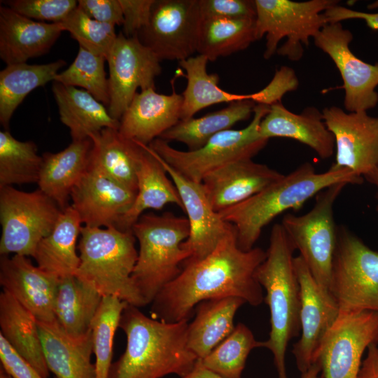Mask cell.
I'll list each match as a JSON object with an SVG mask.
<instances>
[{
  "instance_id": "41",
  "label": "cell",
  "mask_w": 378,
  "mask_h": 378,
  "mask_svg": "<svg viewBox=\"0 0 378 378\" xmlns=\"http://www.w3.org/2000/svg\"><path fill=\"white\" fill-rule=\"evenodd\" d=\"M106 59L79 46L71 64L59 72L53 82L64 85L80 87L108 107L109 104L108 78L104 65Z\"/></svg>"
},
{
  "instance_id": "54",
  "label": "cell",
  "mask_w": 378,
  "mask_h": 378,
  "mask_svg": "<svg viewBox=\"0 0 378 378\" xmlns=\"http://www.w3.org/2000/svg\"><path fill=\"white\" fill-rule=\"evenodd\" d=\"M0 378H13L9 374H8L3 368L0 370Z\"/></svg>"
},
{
  "instance_id": "17",
  "label": "cell",
  "mask_w": 378,
  "mask_h": 378,
  "mask_svg": "<svg viewBox=\"0 0 378 378\" xmlns=\"http://www.w3.org/2000/svg\"><path fill=\"white\" fill-rule=\"evenodd\" d=\"M294 265L300 288V338L292 352L302 374L314 363L339 316V308L331 295L320 288L300 255L294 258Z\"/></svg>"
},
{
  "instance_id": "3",
  "label": "cell",
  "mask_w": 378,
  "mask_h": 378,
  "mask_svg": "<svg viewBox=\"0 0 378 378\" xmlns=\"http://www.w3.org/2000/svg\"><path fill=\"white\" fill-rule=\"evenodd\" d=\"M363 180L347 169L317 173L314 165L306 162L253 197L218 214L234 226L237 245L246 251L253 248L262 229L281 213L299 209L333 184H360Z\"/></svg>"
},
{
  "instance_id": "13",
  "label": "cell",
  "mask_w": 378,
  "mask_h": 378,
  "mask_svg": "<svg viewBox=\"0 0 378 378\" xmlns=\"http://www.w3.org/2000/svg\"><path fill=\"white\" fill-rule=\"evenodd\" d=\"M372 345H378V312L339 314L314 362L323 378H357L363 355Z\"/></svg>"
},
{
  "instance_id": "9",
  "label": "cell",
  "mask_w": 378,
  "mask_h": 378,
  "mask_svg": "<svg viewBox=\"0 0 378 378\" xmlns=\"http://www.w3.org/2000/svg\"><path fill=\"white\" fill-rule=\"evenodd\" d=\"M328 290L339 314L378 312V250L344 225L337 227Z\"/></svg>"
},
{
  "instance_id": "2",
  "label": "cell",
  "mask_w": 378,
  "mask_h": 378,
  "mask_svg": "<svg viewBox=\"0 0 378 378\" xmlns=\"http://www.w3.org/2000/svg\"><path fill=\"white\" fill-rule=\"evenodd\" d=\"M188 321L166 323L145 315L128 304L119 328L125 333L124 353L112 363L108 378L183 377L194 368L197 357L188 348Z\"/></svg>"
},
{
  "instance_id": "52",
  "label": "cell",
  "mask_w": 378,
  "mask_h": 378,
  "mask_svg": "<svg viewBox=\"0 0 378 378\" xmlns=\"http://www.w3.org/2000/svg\"><path fill=\"white\" fill-rule=\"evenodd\" d=\"M301 374V378H323L321 365L316 361L305 372Z\"/></svg>"
},
{
  "instance_id": "42",
  "label": "cell",
  "mask_w": 378,
  "mask_h": 378,
  "mask_svg": "<svg viewBox=\"0 0 378 378\" xmlns=\"http://www.w3.org/2000/svg\"><path fill=\"white\" fill-rule=\"evenodd\" d=\"M60 24L80 47L107 59L118 36L115 26L90 18L78 6Z\"/></svg>"
},
{
  "instance_id": "6",
  "label": "cell",
  "mask_w": 378,
  "mask_h": 378,
  "mask_svg": "<svg viewBox=\"0 0 378 378\" xmlns=\"http://www.w3.org/2000/svg\"><path fill=\"white\" fill-rule=\"evenodd\" d=\"M139 244L132 280L145 306L181 272L190 253L182 247L190 235L188 218L171 212L141 215L132 227Z\"/></svg>"
},
{
  "instance_id": "40",
  "label": "cell",
  "mask_w": 378,
  "mask_h": 378,
  "mask_svg": "<svg viewBox=\"0 0 378 378\" xmlns=\"http://www.w3.org/2000/svg\"><path fill=\"white\" fill-rule=\"evenodd\" d=\"M127 302L115 296H103L91 324L96 378H108L113 340Z\"/></svg>"
},
{
  "instance_id": "50",
  "label": "cell",
  "mask_w": 378,
  "mask_h": 378,
  "mask_svg": "<svg viewBox=\"0 0 378 378\" xmlns=\"http://www.w3.org/2000/svg\"><path fill=\"white\" fill-rule=\"evenodd\" d=\"M357 378H378V345H372L367 349Z\"/></svg>"
},
{
  "instance_id": "15",
  "label": "cell",
  "mask_w": 378,
  "mask_h": 378,
  "mask_svg": "<svg viewBox=\"0 0 378 378\" xmlns=\"http://www.w3.org/2000/svg\"><path fill=\"white\" fill-rule=\"evenodd\" d=\"M353 34L341 22L327 23L314 38L340 73L344 90V106L348 112L366 111L378 104V63H367L351 50Z\"/></svg>"
},
{
  "instance_id": "5",
  "label": "cell",
  "mask_w": 378,
  "mask_h": 378,
  "mask_svg": "<svg viewBox=\"0 0 378 378\" xmlns=\"http://www.w3.org/2000/svg\"><path fill=\"white\" fill-rule=\"evenodd\" d=\"M135 241L132 230L83 226L76 277L102 296H115L138 307L145 306L132 280L138 257Z\"/></svg>"
},
{
  "instance_id": "45",
  "label": "cell",
  "mask_w": 378,
  "mask_h": 378,
  "mask_svg": "<svg viewBox=\"0 0 378 378\" xmlns=\"http://www.w3.org/2000/svg\"><path fill=\"white\" fill-rule=\"evenodd\" d=\"M299 85L294 70L283 66L276 69L269 84L261 90L250 94V99L256 104L271 106L281 102L283 96L288 92L295 90Z\"/></svg>"
},
{
  "instance_id": "25",
  "label": "cell",
  "mask_w": 378,
  "mask_h": 378,
  "mask_svg": "<svg viewBox=\"0 0 378 378\" xmlns=\"http://www.w3.org/2000/svg\"><path fill=\"white\" fill-rule=\"evenodd\" d=\"M44 358L55 378H96L92 332L80 336L67 333L55 320L38 321Z\"/></svg>"
},
{
  "instance_id": "29",
  "label": "cell",
  "mask_w": 378,
  "mask_h": 378,
  "mask_svg": "<svg viewBox=\"0 0 378 378\" xmlns=\"http://www.w3.org/2000/svg\"><path fill=\"white\" fill-rule=\"evenodd\" d=\"M52 91L59 119L69 129L72 141L90 139L104 128H119L120 121L88 91L57 82H53Z\"/></svg>"
},
{
  "instance_id": "36",
  "label": "cell",
  "mask_w": 378,
  "mask_h": 378,
  "mask_svg": "<svg viewBox=\"0 0 378 378\" xmlns=\"http://www.w3.org/2000/svg\"><path fill=\"white\" fill-rule=\"evenodd\" d=\"M102 297L75 275L59 279L55 304V321L71 335L85 334L90 330Z\"/></svg>"
},
{
  "instance_id": "14",
  "label": "cell",
  "mask_w": 378,
  "mask_h": 378,
  "mask_svg": "<svg viewBox=\"0 0 378 378\" xmlns=\"http://www.w3.org/2000/svg\"><path fill=\"white\" fill-rule=\"evenodd\" d=\"M108 64L110 115L120 121L138 88H155V80L162 72L160 59L137 36L120 32L106 59Z\"/></svg>"
},
{
  "instance_id": "10",
  "label": "cell",
  "mask_w": 378,
  "mask_h": 378,
  "mask_svg": "<svg viewBox=\"0 0 378 378\" xmlns=\"http://www.w3.org/2000/svg\"><path fill=\"white\" fill-rule=\"evenodd\" d=\"M346 185L338 183L326 188L316 195L310 211L301 216L288 213L281 223L320 288L328 293L337 241L333 206Z\"/></svg>"
},
{
  "instance_id": "33",
  "label": "cell",
  "mask_w": 378,
  "mask_h": 378,
  "mask_svg": "<svg viewBox=\"0 0 378 378\" xmlns=\"http://www.w3.org/2000/svg\"><path fill=\"white\" fill-rule=\"evenodd\" d=\"M255 106L251 99L231 102L226 107L200 118L180 120L160 138L167 142H181L188 150H197L218 133L230 130L238 122L249 119L253 115Z\"/></svg>"
},
{
  "instance_id": "44",
  "label": "cell",
  "mask_w": 378,
  "mask_h": 378,
  "mask_svg": "<svg viewBox=\"0 0 378 378\" xmlns=\"http://www.w3.org/2000/svg\"><path fill=\"white\" fill-rule=\"evenodd\" d=\"M202 19L254 18L255 0H199Z\"/></svg>"
},
{
  "instance_id": "35",
  "label": "cell",
  "mask_w": 378,
  "mask_h": 378,
  "mask_svg": "<svg viewBox=\"0 0 378 378\" xmlns=\"http://www.w3.org/2000/svg\"><path fill=\"white\" fill-rule=\"evenodd\" d=\"M208 62L206 57L199 54L178 62L186 71L182 75L187 80L186 88L181 94V120L192 118L197 112L214 104L250 99V94H234L220 88L218 75L207 73Z\"/></svg>"
},
{
  "instance_id": "8",
  "label": "cell",
  "mask_w": 378,
  "mask_h": 378,
  "mask_svg": "<svg viewBox=\"0 0 378 378\" xmlns=\"http://www.w3.org/2000/svg\"><path fill=\"white\" fill-rule=\"evenodd\" d=\"M269 109L270 106L256 104L248 126L220 132L197 150H177L160 138L148 147L179 174L202 183L209 173L233 161L252 159L267 145L269 140L260 136L259 126Z\"/></svg>"
},
{
  "instance_id": "48",
  "label": "cell",
  "mask_w": 378,
  "mask_h": 378,
  "mask_svg": "<svg viewBox=\"0 0 378 378\" xmlns=\"http://www.w3.org/2000/svg\"><path fill=\"white\" fill-rule=\"evenodd\" d=\"M0 360L4 370L13 378H43L1 335H0Z\"/></svg>"
},
{
  "instance_id": "32",
  "label": "cell",
  "mask_w": 378,
  "mask_h": 378,
  "mask_svg": "<svg viewBox=\"0 0 378 378\" xmlns=\"http://www.w3.org/2000/svg\"><path fill=\"white\" fill-rule=\"evenodd\" d=\"M1 335L10 346L26 359L43 378H48L47 366L34 316L5 290L0 293Z\"/></svg>"
},
{
  "instance_id": "30",
  "label": "cell",
  "mask_w": 378,
  "mask_h": 378,
  "mask_svg": "<svg viewBox=\"0 0 378 378\" xmlns=\"http://www.w3.org/2000/svg\"><path fill=\"white\" fill-rule=\"evenodd\" d=\"M246 302L237 297L208 300L195 307V316L188 323L187 344L197 358L208 356L233 331L234 318Z\"/></svg>"
},
{
  "instance_id": "24",
  "label": "cell",
  "mask_w": 378,
  "mask_h": 378,
  "mask_svg": "<svg viewBox=\"0 0 378 378\" xmlns=\"http://www.w3.org/2000/svg\"><path fill=\"white\" fill-rule=\"evenodd\" d=\"M260 136L296 140L312 148L322 159L331 157L335 150V138L328 129L322 111L308 106L300 113L288 110L281 102L270 106L259 126Z\"/></svg>"
},
{
  "instance_id": "1",
  "label": "cell",
  "mask_w": 378,
  "mask_h": 378,
  "mask_svg": "<svg viewBox=\"0 0 378 378\" xmlns=\"http://www.w3.org/2000/svg\"><path fill=\"white\" fill-rule=\"evenodd\" d=\"M265 258L261 248L240 249L234 226L204 258L183 262L180 274L153 300L150 317L166 323L189 321L200 302L228 297L260 305L265 296L255 274Z\"/></svg>"
},
{
  "instance_id": "49",
  "label": "cell",
  "mask_w": 378,
  "mask_h": 378,
  "mask_svg": "<svg viewBox=\"0 0 378 378\" xmlns=\"http://www.w3.org/2000/svg\"><path fill=\"white\" fill-rule=\"evenodd\" d=\"M324 14L327 23L341 22L345 20L359 19L365 21L370 29L378 30V12L366 13L354 10L338 4L328 9Z\"/></svg>"
},
{
  "instance_id": "22",
  "label": "cell",
  "mask_w": 378,
  "mask_h": 378,
  "mask_svg": "<svg viewBox=\"0 0 378 378\" xmlns=\"http://www.w3.org/2000/svg\"><path fill=\"white\" fill-rule=\"evenodd\" d=\"M183 97L158 93L155 88L137 92L120 119L118 131L125 138L148 146L181 120Z\"/></svg>"
},
{
  "instance_id": "38",
  "label": "cell",
  "mask_w": 378,
  "mask_h": 378,
  "mask_svg": "<svg viewBox=\"0 0 378 378\" xmlns=\"http://www.w3.org/2000/svg\"><path fill=\"white\" fill-rule=\"evenodd\" d=\"M31 141H20L8 130L0 132V188L38 183L43 161Z\"/></svg>"
},
{
  "instance_id": "26",
  "label": "cell",
  "mask_w": 378,
  "mask_h": 378,
  "mask_svg": "<svg viewBox=\"0 0 378 378\" xmlns=\"http://www.w3.org/2000/svg\"><path fill=\"white\" fill-rule=\"evenodd\" d=\"M90 139L92 148L88 165L136 193V173L143 146L114 128H104Z\"/></svg>"
},
{
  "instance_id": "20",
  "label": "cell",
  "mask_w": 378,
  "mask_h": 378,
  "mask_svg": "<svg viewBox=\"0 0 378 378\" xmlns=\"http://www.w3.org/2000/svg\"><path fill=\"white\" fill-rule=\"evenodd\" d=\"M136 193L90 167L71 193L72 206L89 227L115 226Z\"/></svg>"
},
{
  "instance_id": "34",
  "label": "cell",
  "mask_w": 378,
  "mask_h": 378,
  "mask_svg": "<svg viewBox=\"0 0 378 378\" xmlns=\"http://www.w3.org/2000/svg\"><path fill=\"white\" fill-rule=\"evenodd\" d=\"M63 59L46 64L27 62L7 65L0 71V122L8 130L10 118L28 94L33 90L54 81Z\"/></svg>"
},
{
  "instance_id": "11",
  "label": "cell",
  "mask_w": 378,
  "mask_h": 378,
  "mask_svg": "<svg viewBox=\"0 0 378 378\" xmlns=\"http://www.w3.org/2000/svg\"><path fill=\"white\" fill-rule=\"evenodd\" d=\"M41 190L0 188L1 255L33 257L39 242L51 233L62 212Z\"/></svg>"
},
{
  "instance_id": "43",
  "label": "cell",
  "mask_w": 378,
  "mask_h": 378,
  "mask_svg": "<svg viewBox=\"0 0 378 378\" xmlns=\"http://www.w3.org/2000/svg\"><path fill=\"white\" fill-rule=\"evenodd\" d=\"M3 4L29 19L49 23L62 22L78 6L75 0H9Z\"/></svg>"
},
{
  "instance_id": "16",
  "label": "cell",
  "mask_w": 378,
  "mask_h": 378,
  "mask_svg": "<svg viewBox=\"0 0 378 378\" xmlns=\"http://www.w3.org/2000/svg\"><path fill=\"white\" fill-rule=\"evenodd\" d=\"M332 133L335 160L330 169H347L364 178L378 167V116L366 111L346 112L337 106L322 110Z\"/></svg>"
},
{
  "instance_id": "53",
  "label": "cell",
  "mask_w": 378,
  "mask_h": 378,
  "mask_svg": "<svg viewBox=\"0 0 378 378\" xmlns=\"http://www.w3.org/2000/svg\"><path fill=\"white\" fill-rule=\"evenodd\" d=\"M368 182L376 188V198L377 200V210L378 211V167L364 177Z\"/></svg>"
},
{
  "instance_id": "37",
  "label": "cell",
  "mask_w": 378,
  "mask_h": 378,
  "mask_svg": "<svg viewBox=\"0 0 378 378\" xmlns=\"http://www.w3.org/2000/svg\"><path fill=\"white\" fill-rule=\"evenodd\" d=\"M255 41V18L202 19L197 52L213 62L244 50Z\"/></svg>"
},
{
  "instance_id": "23",
  "label": "cell",
  "mask_w": 378,
  "mask_h": 378,
  "mask_svg": "<svg viewBox=\"0 0 378 378\" xmlns=\"http://www.w3.org/2000/svg\"><path fill=\"white\" fill-rule=\"evenodd\" d=\"M64 31L60 23L36 21L0 6V58L7 65L46 54Z\"/></svg>"
},
{
  "instance_id": "55",
  "label": "cell",
  "mask_w": 378,
  "mask_h": 378,
  "mask_svg": "<svg viewBox=\"0 0 378 378\" xmlns=\"http://www.w3.org/2000/svg\"></svg>"
},
{
  "instance_id": "21",
  "label": "cell",
  "mask_w": 378,
  "mask_h": 378,
  "mask_svg": "<svg viewBox=\"0 0 378 378\" xmlns=\"http://www.w3.org/2000/svg\"><path fill=\"white\" fill-rule=\"evenodd\" d=\"M284 176L266 164L243 159L209 173L202 183L212 208L220 213L253 197Z\"/></svg>"
},
{
  "instance_id": "7",
  "label": "cell",
  "mask_w": 378,
  "mask_h": 378,
  "mask_svg": "<svg viewBox=\"0 0 378 378\" xmlns=\"http://www.w3.org/2000/svg\"><path fill=\"white\" fill-rule=\"evenodd\" d=\"M337 0H255L256 39L266 38L263 57L269 59L276 52L291 61L300 60L308 46L327 24L324 14L338 5Z\"/></svg>"
},
{
  "instance_id": "27",
  "label": "cell",
  "mask_w": 378,
  "mask_h": 378,
  "mask_svg": "<svg viewBox=\"0 0 378 378\" xmlns=\"http://www.w3.org/2000/svg\"><path fill=\"white\" fill-rule=\"evenodd\" d=\"M92 141H72L64 150L45 153L40 170L39 190L52 199L62 210L68 205L71 193L86 172Z\"/></svg>"
},
{
  "instance_id": "19",
  "label": "cell",
  "mask_w": 378,
  "mask_h": 378,
  "mask_svg": "<svg viewBox=\"0 0 378 378\" xmlns=\"http://www.w3.org/2000/svg\"><path fill=\"white\" fill-rule=\"evenodd\" d=\"M59 279L24 255H1L0 284L38 321L55 320V304Z\"/></svg>"
},
{
  "instance_id": "47",
  "label": "cell",
  "mask_w": 378,
  "mask_h": 378,
  "mask_svg": "<svg viewBox=\"0 0 378 378\" xmlns=\"http://www.w3.org/2000/svg\"><path fill=\"white\" fill-rule=\"evenodd\" d=\"M78 7L90 18L103 23L121 26L124 16L119 0H79Z\"/></svg>"
},
{
  "instance_id": "18",
  "label": "cell",
  "mask_w": 378,
  "mask_h": 378,
  "mask_svg": "<svg viewBox=\"0 0 378 378\" xmlns=\"http://www.w3.org/2000/svg\"><path fill=\"white\" fill-rule=\"evenodd\" d=\"M156 155L174 183L188 216L190 235L182 247L190 253V257L186 261L203 259L233 230L234 225L214 210L202 183L188 179Z\"/></svg>"
},
{
  "instance_id": "51",
  "label": "cell",
  "mask_w": 378,
  "mask_h": 378,
  "mask_svg": "<svg viewBox=\"0 0 378 378\" xmlns=\"http://www.w3.org/2000/svg\"><path fill=\"white\" fill-rule=\"evenodd\" d=\"M179 378H223L209 368H206L198 358L194 368L188 374Z\"/></svg>"
},
{
  "instance_id": "39",
  "label": "cell",
  "mask_w": 378,
  "mask_h": 378,
  "mask_svg": "<svg viewBox=\"0 0 378 378\" xmlns=\"http://www.w3.org/2000/svg\"><path fill=\"white\" fill-rule=\"evenodd\" d=\"M258 347H264V341L256 340L252 331L239 323L230 335L201 360L206 368L223 378H241L248 354Z\"/></svg>"
},
{
  "instance_id": "12",
  "label": "cell",
  "mask_w": 378,
  "mask_h": 378,
  "mask_svg": "<svg viewBox=\"0 0 378 378\" xmlns=\"http://www.w3.org/2000/svg\"><path fill=\"white\" fill-rule=\"evenodd\" d=\"M202 21L199 0H155L136 36L160 61L180 62L197 52Z\"/></svg>"
},
{
  "instance_id": "31",
  "label": "cell",
  "mask_w": 378,
  "mask_h": 378,
  "mask_svg": "<svg viewBox=\"0 0 378 378\" xmlns=\"http://www.w3.org/2000/svg\"><path fill=\"white\" fill-rule=\"evenodd\" d=\"M82 222L71 205L64 209L52 231L38 244L33 258L37 266L59 279L75 275L80 257L76 241Z\"/></svg>"
},
{
  "instance_id": "28",
  "label": "cell",
  "mask_w": 378,
  "mask_h": 378,
  "mask_svg": "<svg viewBox=\"0 0 378 378\" xmlns=\"http://www.w3.org/2000/svg\"><path fill=\"white\" fill-rule=\"evenodd\" d=\"M137 176V192L131 208L123 215L115 227L131 230L146 209L160 210L167 204H175L183 209L178 192L156 154L148 147L143 145Z\"/></svg>"
},
{
  "instance_id": "4",
  "label": "cell",
  "mask_w": 378,
  "mask_h": 378,
  "mask_svg": "<svg viewBox=\"0 0 378 378\" xmlns=\"http://www.w3.org/2000/svg\"><path fill=\"white\" fill-rule=\"evenodd\" d=\"M296 250L281 223L272 228L265 260L255 276L270 312V332L264 347L273 356L278 378H288L286 354L288 342L300 334V288L294 265Z\"/></svg>"
},
{
  "instance_id": "46",
  "label": "cell",
  "mask_w": 378,
  "mask_h": 378,
  "mask_svg": "<svg viewBox=\"0 0 378 378\" xmlns=\"http://www.w3.org/2000/svg\"><path fill=\"white\" fill-rule=\"evenodd\" d=\"M155 1L119 0L124 16L122 33L125 36H136L147 24Z\"/></svg>"
}]
</instances>
